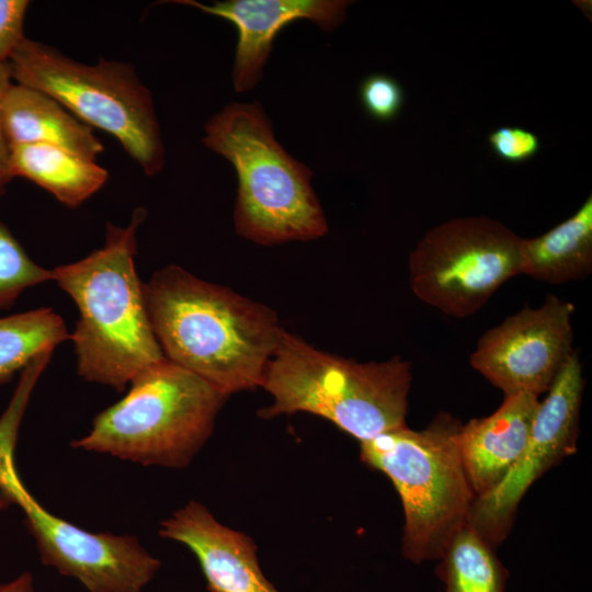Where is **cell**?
Masks as SVG:
<instances>
[{
	"instance_id": "cell-11",
	"label": "cell",
	"mask_w": 592,
	"mask_h": 592,
	"mask_svg": "<svg viewBox=\"0 0 592 592\" xmlns=\"http://www.w3.org/2000/svg\"><path fill=\"white\" fill-rule=\"evenodd\" d=\"M570 301L547 296L489 329L470 355V365L504 396H539L551 386L572 351Z\"/></svg>"
},
{
	"instance_id": "cell-8",
	"label": "cell",
	"mask_w": 592,
	"mask_h": 592,
	"mask_svg": "<svg viewBox=\"0 0 592 592\" xmlns=\"http://www.w3.org/2000/svg\"><path fill=\"white\" fill-rule=\"evenodd\" d=\"M522 238L487 216L445 221L428 231L409 258L414 295L445 315L477 312L519 273Z\"/></svg>"
},
{
	"instance_id": "cell-1",
	"label": "cell",
	"mask_w": 592,
	"mask_h": 592,
	"mask_svg": "<svg viewBox=\"0 0 592 592\" xmlns=\"http://www.w3.org/2000/svg\"><path fill=\"white\" fill-rule=\"evenodd\" d=\"M166 358L226 395L260 387L283 328L267 306L169 265L144 284Z\"/></svg>"
},
{
	"instance_id": "cell-5",
	"label": "cell",
	"mask_w": 592,
	"mask_h": 592,
	"mask_svg": "<svg viewBox=\"0 0 592 592\" xmlns=\"http://www.w3.org/2000/svg\"><path fill=\"white\" fill-rule=\"evenodd\" d=\"M129 385L71 446L146 466L189 465L212 434L228 395L166 357Z\"/></svg>"
},
{
	"instance_id": "cell-10",
	"label": "cell",
	"mask_w": 592,
	"mask_h": 592,
	"mask_svg": "<svg viewBox=\"0 0 592 592\" xmlns=\"http://www.w3.org/2000/svg\"><path fill=\"white\" fill-rule=\"evenodd\" d=\"M582 391V366L572 352L539 402L520 458L493 488L473 502L468 524L490 545H498L506 536L528 488L565 456L574 453Z\"/></svg>"
},
{
	"instance_id": "cell-23",
	"label": "cell",
	"mask_w": 592,
	"mask_h": 592,
	"mask_svg": "<svg viewBox=\"0 0 592 592\" xmlns=\"http://www.w3.org/2000/svg\"><path fill=\"white\" fill-rule=\"evenodd\" d=\"M29 5L26 0H0V62H8L25 38L23 25Z\"/></svg>"
},
{
	"instance_id": "cell-15",
	"label": "cell",
	"mask_w": 592,
	"mask_h": 592,
	"mask_svg": "<svg viewBox=\"0 0 592 592\" xmlns=\"http://www.w3.org/2000/svg\"><path fill=\"white\" fill-rule=\"evenodd\" d=\"M4 136L11 148L49 144L95 161L103 151L93 129L69 113L54 98L12 82L2 104Z\"/></svg>"
},
{
	"instance_id": "cell-13",
	"label": "cell",
	"mask_w": 592,
	"mask_h": 592,
	"mask_svg": "<svg viewBox=\"0 0 592 592\" xmlns=\"http://www.w3.org/2000/svg\"><path fill=\"white\" fill-rule=\"evenodd\" d=\"M159 534L195 555L210 592H280L263 574L253 540L219 523L197 501L164 520Z\"/></svg>"
},
{
	"instance_id": "cell-3",
	"label": "cell",
	"mask_w": 592,
	"mask_h": 592,
	"mask_svg": "<svg viewBox=\"0 0 592 592\" xmlns=\"http://www.w3.org/2000/svg\"><path fill=\"white\" fill-rule=\"evenodd\" d=\"M411 380V365L400 356L358 363L320 351L283 329L260 385L273 403L259 414L269 419L309 412L361 443L407 425Z\"/></svg>"
},
{
	"instance_id": "cell-22",
	"label": "cell",
	"mask_w": 592,
	"mask_h": 592,
	"mask_svg": "<svg viewBox=\"0 0 592 592\" xmlns=\"http://www.w3.org/2000/svg\"><path fill=\"white\" fill-rule=\"evenodd\" d=\"M488 144L496 156L511 163L532 159L539 150V138L519 126H501L488 136Z\"/></svg>"
},
{
	"instance_id": "cell-14",
	"label": "cell",
	"mask_w": 592,
	"mask_h": 592,
	"mask_svg": "<svg viewBox=\"0 0 592 592\" xmlns=\"http://www.w3.org/2000/svg\"><path fill=\"white\" fill-rule=\"evenodd\" d=\"M538 396H504L490 415L462 424L458 449L475 497L493 488L513 467L530 437Z\"/></svg>"
},
{
	"instance_id": "cell-6",
	"label": "cell",
	"mask_w": 592,
	"mask_h": 592,
	"mask_svg": "<svg viewBox=\"0 0 592 592\" xmlns=\"http://www.w3.org/2000/svg\"><path fill=\"white\" fill-rule=\"evenodd\" d=\"M462 423L439 413L423 430L407 425L361 442V458L384 473L403 508L402 554L412 562L441 559L468 523L475 493L457 443Z\"/></svg>"
},
{
	"instance_id": "cell-12",
	"label": "cell",
	"mask_w": 592,
	"mask_h": 592,
	"mask_svg": "<svg viewBox=\"0 0 592 592\" xmlns=\"http://www.w3.org/2000/svg\"><path fill=\"white\" fill-rule=\"evenodd\" d=\"M173 2L221 18L237 29L232 83L238 93L258 84L272 43L286 25L297 20H309L325 31H332L345 19L350 4L344 0H226L212 4L194 0Z\"/></svg>"
},
{
	"instance_id": "cell-7",
	"label": "cell",
	"mask_w": 592,
	"mask_h": 592,
	"mask_svg": "<svg viewBox=\"0 0 592 592\" xmlns=\"http://www.w3.org/2000/svg\"><path fill=\"white\" fill-rule=\"evenodd\" d=\"M12 80L59 102L79 121L115 137L148 175L160 172L164 148L150 91L127 64L78 62L24 38L9 59Z\"/></svg>"
},
{
	"instance_id": "cell-17",
	"label": "cell",
	"mask_w": 592,
	"mask_h": 592,
	"mask_svg": "<svg viewBox=\"0 0 592 592\" xmlns=\"http://www.w3.org/2000/svg\"><path fill=\"white\" fill-rule=\"evenodd\" d=\"M11 177L25 178L77 207L107 181V171L95 161L49 144H26L10 149Z\"/></svg>"
},
{
	"instance_id": "cell-25",
	"label": "cell",
	"mask_w": 592,
	"mask_h": 592,
	"mask_svg": "<svg viewBox=\"0 0 592 592\" xmlns=\"http://www.w3.org/2000/svg\"><path fill=\"white\" fill-rule=\"evenodd\" d=\"M0 592H36L34 589L33 577L30 572H23L16 579L0 584Z\"/></svg>"
},
{
	"instance_id": "cell-19",
	"label": "cell",
	"mask_w": 592,
	"mask_h": 592,
	"mask_svg": "<svg viewBox=\"0 0 592 592\" xmlns=\"http://www.w3.org/2000/svg\"><path fill=\"white\" fill-rule=\"evenodd\" d=\"M62 318L50 308H37L0 318V384L23 371L37 355L68 340Z\"/></svg>"
},
{
	"instance_id": "cell-2",
	"label": "cell",
	"mask_w": 592,
	"mask_h": 592,
	"mask_svg": "<svg viewBox=\"0 0 592 592\" xmlns=\"http://www.w3.org/2000/svg\"><path fill=\"white\" fill-rule=\"evenodd\" d=\"M146 210L136 208L126 227L106 224L105 243L86 258L50 270L52 281L79 310L70 338L78 374L123 391L164 355L153 333L134 258Z\"/></svg>"
},
{
	"instance_id": "cell-24",
	"label": "cell",
	"mask_w": 592,
	"mask_h": 592,
	"mask_svg": "<svg viewBox=\"0 0 592 592\" xmlns=\"http://www.w3.org/2000/svg\"><path fill=\"white\" fill-rule=\"evenodd\" d=\"M11 83L12 75L9 62H0V191L12 179L10 173V147L2 124V104Z\"/></svg>"
},
{
	"instance_id": "cell-18",
	"label": "cell",
	"mask_w": 592,
	"mask_h": 592,
	"mask_svg": "<svg viewBox=\"0 0 592 592\" xmlns=\"http://www.w3.org/2000/svg\"><path fill=\"white\" fill-rule=\"evenodd\" d=\"M492 547L465 524L451 539L436 571L444 592H504L508 571Z\"/></svg>"
},
{
	"instance_id": "cell-21",
	"label": "cell",
	"mask_w": 592,
	"mask_h": 592,
	"mask_svg": "<svg viewBox=\"0 0 592 592\" xmlns=\"http://www.w3.org/2000/svg\"><path fill=\"white\" fill-rule=\"evenodd\" d=\"M360 100L369 116L380 122H388L401 111L403 90L392 77L375 73L361 82Z\"/></svg>"
},
{
	"instance_id": "cell-4",
	"label": "cell",
	"mask_w": 592,
	"mask_h": 592,
	"mask_svg": "<svg viewBox=\"0 0 592 592\" xmlns=\"http://www.w3.org/2000/svg\"><path fill=\"white\" fill-rule=\"evenodd\" d=\"M203 144L226 158L238 178L237 234L276 244L322 237L328 225L310 185L311 170L275 139L259 102L230 103L204 126Z\"/></svg>"
},
{
	"instance_id": "cell-20",
	"label": "cell",
	"mask_w": 592,
	"mask_h": 592,
	"mask_svg": "<svg viewBox=\"0 0 592 592\" xmlns=\"http://www.w3.org/2000/svg\"><path fill=\"white\" fill-rule=\"evenodd\" d=\"M52 281L50 270L36 264L0 221V311L9 309L29 287Z\"/></svg>"
},
{
	"instance_id": "cell-16",
	"label": "cell",
	"mask_w": 592,
	"mask_h": 592,
	"mask_svg": "<svg viewBox=\"0 0 592 592\" xmlns=\"http://www.w3.org/2000/svg\"><path fill=\"white\" fill-rule=\"evenodd\" d=\"M592 270V197L568 219L532 239H522L519 273L561 284Z\"/></svg>"
},
{
	"instance_id": "cell-9",
	"label": "cell",
	"mask_w": 592,
	"mask_h": 592,
	"mask_svg": "<svg viewBox=\"0 0 592 592\" xmlns=\"http://www.w3.org/2000/svg\"><path fill=\"white\" fill-rule=\"evenodd\" d=\"M16 434L0 425V493L3 502L16 503L24 512L42 561L90 592H141L160 561L134 536L88 532L43 508L15 470Z\"/></svg>"
}]
</instances>
